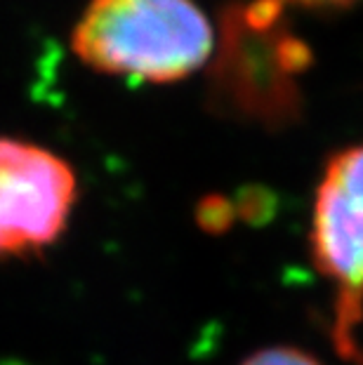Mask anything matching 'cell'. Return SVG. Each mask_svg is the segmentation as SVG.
Listing matches in <instances>:
<instances>
[{
	"label": "cell",
	"instance_id": "cell-1",
	"mask_svg": "<svg viewBox=\"0 0 363 365\" xmlns=\"http://www.w3.org/2000/svg\"><path fill=\"white\" fill-rule=\"evenodd\" d=\"M71 50L95 71L173 83L205 64L213 26L191 0H90Z\"/></svg>",
	"mask_w": 363,
	"mask_h": 365
},
{
	"label": "cell",
	"instance_id": "cell-2",
	"mask_svg": "<svg viewBox=\"0 0 363 365\" xmlns=\"http://www.w3.org/2000/svg\"><path fill=\"white\" fill-rule=\"evenodd\" d=\"M78 198V180L55 151L0 137V257L50 247L64 234Z\"/></svg>",
	"mask_w": 363,
	"mask_h": 365
},
{
	"label": "cell",
	"instance_id": "cell-3",
	"mask_svg": "<svg viewBox=\"0 0 363 365\" xmlns=\"http://www.w3.org/2000/svg\"><path fill=\"white\" fill-rule=\"evenodd\" d=\"M312 247L319 269L337 285L335 339L357 328L363 302V146L328 163L316 193Z\"/></svg>",
	"mask_w": 363,
	"mask_h": 365
},
{
	"label": "cell",
	"instance_id": "cell-4",
	"mask_svg": "<svg viewBox=\"0 0 363 365\" xmlns=\"http://www.w3.org/2000/svg\"><path fill=\"white\" fill-rule=\"evenodd\" d=\"M243 365H319L312 356H307L295 349H267L250 356Z\"/></svg>",
	"mask_w": 363,
	"mask_h": 365
},
{
	"label": "cell",
	"instance_id": "cell-5",
	"mask_svg": "<svg viewBox=\"0 0 363 365\" xmlns=\"http://www.w3.org/2000/svg\"><path fill=\"white\" fill-rule=\"evenodd\" d=\"M288 3H302V5H342L352 0H288Z\"/></svg>",
	"mask_w": 363,
	"mask_h": 365
}]
</instances>
